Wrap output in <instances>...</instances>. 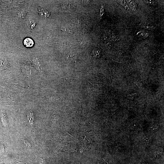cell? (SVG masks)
Here are the masks:
<instances>
[{"instance_id": "6da1fadb", "label": "cell", "mask_w": 164, "mask_h": 164, "mask_svg": "<svg viewBox=\"0 0 164 164\" xmlns=\"http://www.w3.org/2000/svg\"><path fill=\"white\" fill-rule=\"evenodd\" d=\"M23 43L25 46L27 47H31L33 46L34 44L33 40L29 38L25 39Z\"/></svg>"}]
</instances>
